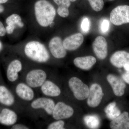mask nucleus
<instances>
[{
  "label": "nucleus",
  "instance_id": "obj_33",
  "mask_svg": "<svg viewBox=\"0 0 129 129\" xmlns=\"http://www.w3.org/2000/svg\"><path fill=\"white\" fill-rule=\"evenodd\" d=\"M4 11V8L2 5H0V13H2Z\"/></svg>",
  "mask_w": 129,
  "mask_h": 129
},
{
  "label": "nucleus",
  "instance_id": "obj_22",
  "mask_svg": "<svg viewBox=\"0 0 129 129\" xmlns=\"http://www.w3.org/2000/svg\"><path fill=\"white\" fill-rule=\"evenodd\" d=\"M105 112L107 117L112 120L121 114L120 110L117 107L116 103L114 102L111 103L106 107Z\"/></svg>",
  "mask_w": 129,
  "mask_h": 129
},
{
  "label": "nucleus",
  "instance_id": "obj_19",
  "mask_svg": "<svg viewBox=\"0 0 129 129\" xmlns=\"http://www.w3.org/2000/svg\"><path fill=\"white\" fill-rule=\"evenodd\" d=\"M41 90L43 94L50 96H58L61 92L59 87L52 81L49 80L45 81L41 86Z\"/></svg>",
  "mask_w": 129,
  "mask_h": 129
},
{
  "label": "nucleus",
  "instance_id": "obj_31",
  "mask_svg": "<svg viewBox=\"0 0 129 129\" xmlns=\"http://www.w3.org/2000/svg\"><path fill=\"white\" fill-rule=\"evenodd\" d=\"M6 29L2 23L0 21V36H5L6 34Z\"/></svg>",
  "mask_w": 129,
  "mask_h": 129
},
{
  "label": "nucleus",
  "instance_id": "obj_7",
  "mask_svg": "<svg viewBox=\"0 0 129 129\" xmlns=\"http://www.w3.org/2000/svg\"><path fill=\"white\" fill-rule=\"evenodd\" d=\"M110 62L116 68H123L125 71L129 70V53L119 51L113 53L110 58Z\"/></svg>",
  "mask_w": 129,
  "mask_h": 129
},
{
  "label": "nucleus",
  "instance_id": "obj_1",
  "mask_svg": "<svg viewBox=\"0 0 129 129\" xmlns=\"http://www.w3.org/2000/svg\"><path fill=\"white\" fill-rule=\"evenodd\" d=\"M35 11L36 20L42 27H47L55 19V9L47 0H39L36 3Z\"/></svg>",
  "mask_w": 129,
  "mask_h": 129
},
{
  "label": "nucleus",
  "instance_id": "obj_15",
  "mask_svg": "<svg viewBox=\"0 0 129 129\" xmlns=\"http://www.w3.org/2000/svg\"><path fill=\"white\" fill-rule=\"evenodd\" d=\"M110 127L112 129H129L128 113L124 112L112 120L110 123Z\"/></svg>",
  "mask_w": 129,
  "mask_h": 129
},
{
  "label": "nucleus",
  "instance_id": "obj_23",
  "mask_svg": "<svg viewBox=\"0 0 129 129\" xmlns=\"http://www.w3.org/2000/svg\"><path fill=\"white\" fill-rule=\"evenodd\" d=\"M86 124L90 128H96L99 124V119L94 115L86 116L84 118Z\"/></svg>",
  "mask_w": 129,
  "mask_h": 129
},
{
  "label": "nucleus",
  "instance_id": "obj_4",
  "mask_svg": "<svg viewBox=\"0 0 129 129\" xmlns=\"http://www.w3.org/2000/svg\"><path fill=\"white\" fill-rule=\"evenodd\" d=\"M110 20L115 25L129 23V6L121 5L113 9L110 13Z\"/></svg>",
  "mask_w": 129,
  "mask_h": 129
},
{
  "label": "nucleus",
  "instance_id": "obj_10",
  "mask_svg": "<svg viewBox=\"0 0 129 129\" xmlns=\"http://www.w3.org/2000/svg\"><path fill=\"white\" fill-rule=\"evenodd\" d=\"M49 47L51 53L56 58H63L67 55V50L60 37L56 36L51 39L49 42Z\"/></svg>",
  "mask_w": 129,
  "mask_h": 129
},
{
  "label": "nucleus",
  "instance_id": "obj_2",
  "mask_svg": "<svg viewBox=\"0 0 129 129\" xmlns=\"http://www.w3.org/2000/svg\"><path fill=\"white\" fill-rule=\"evenodd\" d=\"M26 56L31 60L39 62H45L50 58V55L45 47L38 41H30L24 48Z\"/></svg>",
  "mask_w": 129,
  "mask_h": 129
},
{
  "label": "nucleus",
  "instance_id": "obj_26",
  "mask_svg": "<svg viewBox=\"0 0 129 129\" xmlns=\"http://www.w3.org/2000/svg\"><path fill=\"white\" fill-rule=\"evenodd\" d=\"M81 27L83 32L85 33L89 32L90 27V22L89 18L85 17L83 19L81 22Z\"/></svg>",
  "mask_w": 129,
  "mask_h": 129
},
{
  "label": "nucleus",
  "instance_id": "obj_20",
  "mask_svg": "<svg viewBox=\"0 0 129 129\" xmlns=\"http://www.w3.org/2000/svg\"><path fill=\"white\" fill-rule=\"evenodd\" d=\"M6 22L7 24L6 27V31L9 34L13 33L16 27V25L22 28L24 25L22 22L21 17L17 14H13L9 16L7 18Z\"/></svg>",
  "mask_w": 129,
  "mask_h": 129
},
{
  "label": "nucleus",
  "instance_id": "obj_16",
  "mask_svg": "<svg viewBox=\"0 0 129 129\" xmlns=\"http://www.w3.org/2000/svg\"><path fill=\"white\" fill-rule=\"evenodd\" d=\"M16 92L19 97L25 101H31L34 96V91L30 86L22 83L17 85Z\"/></svg>",
  "mask_w": 129,
  "mask_h": 129
},
{
  "label": "nucleus",
  "instance_id": "obj_8",
  "mask_svg": "<svg viewBox=\"0 0 129 129\" xmlns=\"http://www.w3.org/2000/svg\"><path fill=\"white\" fill-rule=\"evenodd\" d=\"M74 113L72 107L62 102H59L55 106L52 115L56 120H61L71 117Z\"/></svg>",
  "mask_w": 129,
  "mask_h": 129
},
{
  "label": "nucleus",
  "instance_id": "obj_35",
  "mask_svg": "<svg viewBox=\"0 0 129 129\" xmlns=\"http://www.w3.org/2000/svg\"><path fill=\"white\" fill-rule=\"evenodd\" d=\"M54 22H52L50 24V27H53V25H54Z\"/></svg>",
  "mask_w": 129,
  "mask_h": 129
},
{
  "label": "nucleus",
  "instance_id": "obj_17",
  "mask_svg": "<svg viewBox=\"0 0 129 129\" xmlns=\"http://www.w3.org/2000/svg\"><path fill=\"white\" fill-rule=\"evenodd\" d=\"M17 119L16 113L8 109H3L0 113V123L6 125L14 124Z\"/></svg>",
  "mask_w": 129,
  "mask_h": 129
},
{
  "label": "nucleus",
  "instance_id": "obj_11",
  "mask_svg": "<svg viewBox=\"0 0 129 129\" xmlns=\"http://www.w3.org/2000/svg\"><path fill=\"white\" fill-rule=\"evenodd\" d=\"M107 79L115 95L121 96L124 95L126 85L123 80L112 74H109L108 75Z\"/></svg>",
  "mask_w": 129,
  "mask_h": 129
},
{
  "label": "nucleus",
  "instance_id": "obj_12",
  "mask_svg": "<svg viewBox=\"0 0 129 129\" xmlns=\"http://www.w3.org/2000/svg\"><path fill=\"white\" fill-rule=\"evenodd\" d=\"M84 40L83 35L81 33H76L65 38L63 44L67 50H76L80 47Z\"/></svg>",
  "mask_w": 129,
  "mask_h": 129
},
{
  "label": "nucleus",
  "instance_id": "obj_30",
  "mask_svg": "<svg viewBox=\"0 0 129 129\" xmlns=\"http://www.w3.org/2000/svg\"><path fill=\"white\" fill-rule=\"evenodd\" d=\"M122 78L125 82L129 84V70L126 71V72L122 75Z\"/></svg>",
  "mask_w": 129,
  "mask_h": 129
},
{
  "label": "nucleus",
  "instance_id": "obj_9",
  "mask_svg": "<svg viewBox=\"0 0 129 129\" xmlns=\"http://www.w3.org/2000/svg\"><path fill=\"white\" fill-rule=\"evenodd\" d=\"M93 51L98 58L105 59L108 55V44L105 38L102 36L96 37L92 44Z\"/></svg>",
  "mask_w": 129,
  "mask_h": 129
},
{
  "label": "nucleus",
  "instance_id": "obj_18",
  "mask_svg": "<svg viewBox=\"0 0 129 129\" xmlns=\"http://www.w3.org/2000/svg\"><path fill=\"white\" fill-rule=\"evenodd\" d=\"M22 69V64L18 60H13L8 66L7 70V77L9 81L14 82L18 78V73Z\"/></svg>",
  "mask_w": 129,
  "mask_h": 129
},
{
  "label": "nucleus",
  "instance_id": "obj_5",
  "mask_svg": "<svg viewBox=\"0 0 129 129\" xmlns=\"http://www.w3.org/2000/svg\"><path fill=\"white\" fill-rule=\"evenodd\" d=\"M104 93L102 88L99 84H92L89 89V95L87 98V104L91 108H96L101 103Z\"/></svg>",
  "mask_w": 129,
  "mask_h": 129
},
{
  "label": "nucleus",
  "instance_id": "obj_6",
  "mask_svg": "<svg viewBox=\"0 0 129 129\" xmlns=\"http://www.w3.org/2000/svg\"><path fill=\"white\" fill-rule=\"evenodd\" d=\"M46 74L44 70L41 69L34 70L29 72L26 77L28 85L32 88L41 86L45 81Z\"/></svg>",
  "mask_w": 129,
  "mask_h": 129
},
{
  "label": "nucleus",
  "instance_id": "obj_34",
  "mask_svg": "<svg viewBox=\"0 0 129 129\" xmlns=\"http://www.w3.org/2000/svg\"><path fill=\"white\" fill-rule=\"evenodd\" d=\"M8 1V0H0V4L6 3Z\"/></svg>",
  "mask_w": 129,
  "mask_h": 129
},
{
  "label": "nucleus",
  "instance_id": "obj_38",
  "mask_svg": "<svg viewBox=\"0 0 129 129\" xmlns=\"http://www.w3.org/2000/svg\"><path fill=\"white\" fill-rule=\"evenodd\" d=\"M109 1H114V0H109Z\"/></svg>",
  "mask_w": 129,
  "mask_h": 129
},
{
  "label": "nucleus",
  "instance_id": "obj_14",
  "mask_svg": "<svg viewBox=\"0 0 129 129\" xmlns=\"http://www.w3.org/2000/svg\"><path fill=\"white\" fill-rule=\"evenodd\" d=\"M96 62L95 58L91 56L77 57L74 60V63L77 68L83 70H89Z\"/></svg>",
  "mask_w": 129,
  "mask_h": 129
},
{
  "label": "nucleus",
  "instance_id": "obj_3",
  "mask_svg": "<svg viewBox=\"0 0 129 129\" xmlns=\"http://www.w3.org/2000/svg\"><path fill=\"white\" fill-rule=\"evenodd\" d=\"M68 83L70 88L76 99L83 101L87 99L89 89L80 79L76 77H72L70 79Z\"/></svg>",
  "mask_w": 129,
  "mask_h": 129
},
{
  "label": "nucleus",
  "instance_id": "obj_27",
  "mask_svg": "<svg viewBox=\"0 0 129 129\" xmlns=\"http://www.w3.org/2000/svg\"><path fill=\"white\" fill-rule=\"evenodd\" d=\"M101 29L103 33H106L108 32L110 27V22L108 20L104 19L102 21L101 24Z\"/></svg>",
  "mask_w": 129,
  "mask_h": 129
},
{
  "label": "nucleus",
  "instance_id": "obj_28",
  "mask_svg": "<svg viewBox=\"0 0 129 129\" xmlns=\"http://www.w3.org/2000/svg\"><path fill=\"white\" fill-rule=\"evenodd\" d=\"M58 14L62 17L66 18L68 17L69 14V11L68 8L58 7L57 9Z\"/></svg>",
  "mask_w": 129,
  "mask_h": 129
},
{
  "label": "nucleus",
  "instance_id": "obj_25",
  "mask_svg": "<svg viewBox=\"0 0 129 129\" xmlns=\"http://www.w3.org/2000/svg\"><path fill=\"white\" fill-rule=\"evenodd\" d=\"M64 123L62 120H58L51 123L48 125L47 129H63Z\"/></svg>",
  "mask_w": 129,
  "mask_h": 129
},
{
  "label": "nucleus",
  "instance_id": "obj_13",
  "mask_svg": "<svg viewBox=\"0 0 129 129\" xmlns=\"http://www.w3.org/2000/svg\"><path fill=\"white\" fill-rule=\"evenodd\" d=\"M55 103L52 99L45 98H40L35 100L31 103L33 108L44 109L49 115H52L55 108Z\"/></svg>",
  "mask_w": 129,
  "mask_h": 129
},
{
  "label": "nucleus",
  "instance_id": "obj_36",
  "mask_svg": "<svg viewBox=\"0 0 129 129\" xmlns=\"http://www.w3.org/2000/svg\"><path fill=\"white\" fill-rule=\"evenodd\" d=\"M2 44L1 42H0V51L1 50V49H2Z\"/></svg>",
  "mask_w": 129,
  "mask_h": 129
},
{
  "label": "nucleus",
  "instance_id": "obj_37",
  "mask_svg": "<svg viewBox=\"0 0 129 129\" xmlns=\"http://www.w3.org/2000/svg\"><path fill=\"white\" fill-rule=\"evenodd\" d=\"M70 1L72 2H74L76 1V0H70Z\"/></svg>",
  "mask_w": 129,
  "mask_h": 129
},
{
  "label": "nucleus",
  "instance_id": "obj_24",
  "mask_svg": "<svg viewBox=\"0 0 129 129\" xmlns=\"http://www.w3.org/2000/svg\"><path fill=\"white\" fill-rule=\"evenodd\" d=\"M91 7L96 12L101 11L104 7V2L103 0H88Z\"/></svg>",
  "mask_w": 129,
  "mask_h": 129
},
{
  "label": "nucleus",
  "instance_id": "obj_21",
  "mask_svg": "<svg viewBox=\"0 0 129 129\" xmlns=\"http://www.w3.org/2000/svg\"><path fill=\"white\" fill-rule=\"evenodd\" d=\"M14 102L13 95L7 88L0 86V103L7 106H11Z\"/></svg>",
  "mask_w": 129,
  "mask_h": 129
},
{
  "label": "nucleus",
  "instance_id": "obj_32",
  "mask_svg": "<svg viewBox=\"0 0 129 129\" xmlns=\"http://www.w3.org/2000/svg\"><path fill=\"white\" fill-rule=\"evenodd\" d=\"M12 129H28L27 127L24 125L17 124L14 125L12 128Z\"/></svg>",
  "mask_w": 129,
  "mask_h": 129
},
{
  "label": "nucleus",
  "instance_id": "obj_29",
  "mask_svg": "<svg viewBox=\"0 0 129 129\" xmlns=\"http://www.w3.org/2000/svg\"><path fill=\"white\" fill-rule=\"evenodd\" d=\"M58 7L68 8L71 5V2L70 0H53Z\"/></svg>",
  "mask_w": 129,
  "mask_h": 129
}]
</instances>
